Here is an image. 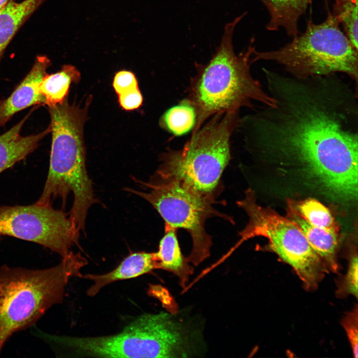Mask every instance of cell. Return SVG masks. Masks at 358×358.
Segmentation results:
<instances>
[{
	"instance_id": "6da1fadb",
	"label": "cell",
	"mask_w": 358,
	"mask_h": 358,
	"mask_svg": "<svg viewBox=\"0 0 358 358\" xmlns=\"http://www.w3.org/2000/svg\"><path fill=\"white\" fill-rule=\"evenodd\" d=\"M263 72L275 104L240 120L246 144L302 171L331 199L357 200L358 91L335 75L297 79Z\"/></svg>"
},
{
	"instance_id": "7a4b0ae2",
	"label": "cell",
	"mask_w": 358,
	"mask_h": 358,
	"mask_svg": "<svg viewBox=\"0 0 358 358\" xmlns=\"http://www.w3.org/2000/svg\"><path fill=\"white\" fill-rule=\"evenodd\" d=\"M84 108L70 105L67 100L49 107L52 146L50 166L43 192L36 203L52 205L60 198L65 205L72 192L74 201L69 218L78 231L85 229L90 207L97 202L85 164L83 126Z\"/></svg>"
},
{
	"instance_id": "3957f363",
	"label": "cell",
	"mask_w": 358,
	"mask_h": 358,
	"mask_svg": "<svg viewBox=\"0 0 358 358\" xmlns=\"http://www.w3.org/2000/svg\"><path fill=\"white\" fill-rule=\"evenodd\" d=\"M87 264L80 253L71 252L47 268L0 267V353L14 333L32 326L62 301L69 279L82 277Z\"/></svg>"
},
{
	"instance_id": "277c9868",
	"label": "cell",
	"mask_w": 358,
	"mask_h": 358,
	"mask_svg": "<svg viewBox=\"0 0 358 358\" xmlns=\"http://www.w3.org/2000/svg\"><path fill=\"white\" fill-rule=\"evenodd\" d=\"M242 17L226 25L219 47L195 84L189 101L196 112L193 132L216 114L238 112L241 107H251L254 102L268 106L275 104V99L251 74L255 47L250 45L239 55L234 51L233 34Z\"/></svg>"
},
{
	"instance_id": "5b68a950",
	"label": "cell",
	"mask_w": 358,
	"mask_h": 358,
	"mask_svg": "<svg viewBox=\"0 0 358 358\" xmlns=\"http://www.w3.org/2000/svg\"><path fill=\"white\" fill-rule=\"evenodd\" d=\"M340 25L330 12L320 24L309 19L305 31L292 37L284 46L268 51L255 50L252 63L259 60L274 62L297 79L343 73L358 87V50Z\"/></svg>"
},
{
	"instance_id": "8992f818",
	"label": "cell",
	"mask_w": 358,
	"mask_h": 358,
	"mask_svg": "<svg viewBox=\"0 0 358 358\" xmlns=\"http://www.w3.org/2000/svg\"><path fill=\"white\" fill-rule=\"evenodd\" d=\"M55 339L77 354L96 357L178 358L190 354L186 330L164 312L142 315L115 335Z\"/></svg>"
},
{
	"instance_id": "52a82bcc",
	"label": "cell",
	"mask_w": 358,
	"mask_h": 358,
	"mask_svg": "<svg viewBox=\"0 0 358 358\" xmlns=\"http://www.w3.org/2000/svg\"><path fill=\"white\" fill-rule=\"evenodd\" d=\"M238 112L214 115L194 131L183 147L164 154L155 175L178 179L205 194H215L222 173L231 159L230 139Z\"/></svg>"
},
{
	"instance_id": "ba28073f",
	"label": "cell",
	"mask_w": 358,
	"mask_h": 358,
	"mask_svg": "<svg viewBox=\"0 0 358 358\" xmlns=\"http://www.w3.org/2000/svg\"><path fill=\"white\" fill-rule=\"evenodd\" d=\"M140 183L149 191L142 192L129 188L126 190L148 201L164 219L165 225L183 229L189 233L192 249L186 259L194 266L210 255L212 239L205 229L207 219L219 217L234 223L230 216L213 207L216 202L215 194L199 192L175 178L155 175L149 182Z\"/></svg>"
},
{
	"instance_id": "9c48e42d",
	"label": "cell",
	"mask_w": 358,
	"mask_h": 358,
	"mask_svg": "<svg viewBox=\"0 0 358 358\" xmlns=\"http://www.w3.org/2000/svg\"><path fill=\"white\" fill-rule=\"evenodd\" d=\"M237 204L249 217L239 233V243L257 236L266 238L270 250L293 268L305 289L316 288L327 269L299 229L286 217L258 204L251 188Z\"/></svg>"
},
{
	"instance_id": "30bf717a",
	"label": "cell",
	"mask_w": 358,
	"mask_h": 358,
	"mask_svg": "<svg viewBox=\"0 0 358 358\" xmlns=\"http://www.w3.org/2000/svg\"><path fill=\"white\" fill-rule=\"evenodd\" d=\"M68 215L52 205L0 206V236H9L40 244L62 258L78 245L80 232Z\"/></svg>"
},
{
	"instance_id": "8fae6325",
	"label": "cell",
	"mask_w": 358,
	"mask_h": 358,
	"mask_svg": "<svg viewBox=\"0 0 358 358\" xmlns=\"http://www.w3.org/2000/svg\"><path fill=\"white\" fill-rule=\"evenodd\" d=\"M50 64L47 57L37 56L22 82L7 98L0 101V127L17 112L34 104H44L40 85Z\"/></svg>"
},
{
	"instance_id": "7c38bea8",
	"label": "cell",
	"mask_w": 358,
	"mask_h": 358,
	"mask_svg": "<svg viewBox=\"0 0 358 358\" xmlns=\"http://www.w3.org/2000/svg\"><path fill=\"white\" fill-rule=\"evenodd\" d=\"M286 217L303 233L327 270L336 272L339 268L336 258L338 246V232L310 224L297 213L289 201L288 202Z\"/></svg>"
},
{
	"instance_id": "4fadbf2b",
	"label": "cell",
	"mask_w": 358,
	"mask_h": 358,
	"mask_svg": "<svg viewBox=\"0 0 358 358\" xmlns=\"http://www.w3.org/2000/svg\"><path fill=\"white\" fill-rule=\"evenodd\" d=\"M157 268L154 253L138 252L130 254L112 271L102 274H86L82 277L91 280L88 295L93 296L105 286L114 281L137 277Z\"/></svg>"
},
{
	"instance_id": "5bb4252c",
	"label": "cell",
	"mask_w": 358,
	"mask_h": 358,
	"mask_svg": "<svg viewBox=\"0 0 358 358\" xmlns=\"http://www.w3.org/2000/svg\"><path fill=\"white\" fill-rule=\"evenodd\" d=\"M26 118L0 135V173L24 159L50 131L49 127L37 134L23 136L21 130Z\"/></svg>"
},
{
	"instance_id": "9a60e30c",
	"label": "cell",
	"mask_w": 358,
	"mask_h": 358,
	"mask_svg": "<svg viewBox=\"0 0 358 358\" xmlns=\"http://www.w3.org/2000/svg\"><path fill=\"white\" fill-rule=\"evenodd\" d=\"M165 233L160 241L158 251L154 253L157 268L170 271L177 275L184 286L192 270L181 252L177 238V229L165 225Z\"/></svg>"
},
{
	"instance_id": "2e32d148",
	"label": "cell",
	"mask_w": 358,
	"mask_h": 358,
	"mask_svg": "<svg viewBox=\"0 0 358 358\" xmlns=\"http://www.w3.org/2000/svg\"><path fill=\"white\" fill-rule=\"evenodd\" d=\"M311 0H265L269 14L267 29L270 31L282 28L293 37L300 33L298 21L306 11Z\"/></svg>"
},
{
	"instance_id": "e0dca14e",
	"label": "cell",
	"mask_w": 358,
	"mask_h": 358,
	"mask_svg": "<svg viewBox=\"0 0 358 358\" xmlns=\"http://www.w3.org/2000/svg\"><path fill=\"white\" fill-rule=\"evenodd\" d=\"M44 0H9L0 9V59L17 31Z\"/></svg>"
},
{
	"instance_id": "ac0fdd59",
	"label": "cell",
	"mask_w": 358,
	"mask_h": 358,
	"mask_svg": "<svg viewBox=\"0 0 358 358\" xmlns=\"http://www.w3.org/2000/svg\"><path fill=\"white\" fill-rule=\"evenodd\" d=\"M80 73L71 65H65L61 71L46 75L40 85V91L44 99V104L49 107L62 103L66 99L72 82L77 83Z\"/></svg>"
},
{
	"instance_id": "d6986e66",
	"label": "cell",
	"mask_w": 358,
	"mask_h": 358,
	"mask_svg": "<svg viewBox=\"0 0 358 358\" xmlns=\"http://www.w3.org/2000/svg\"><path fill=\"white\" fill-rule=\"evenodd\" d=\"M196 112L188 100L183 101L168 109L161 118L163 127L176 136L189 132L195 125Z\"/></svg>"
},
{
	"instance_id": "ffe728a7",
	"label": "cell",
	"mask_w": 358,
	"mask_h": 358,
	"mask_svg": "<svg viewBox=\"0 0 358 358\" xmlns=\"http://www.w3.org/2000/svg\"><path fill=\"white\" fill-rule=\"evenodd\" d=\"M289 201L297 213L310 224L338 232L339 227L331 212L319 201L310 198L298 202Z\"/></svg>"
},
{
	"instance_id": "44dd1931",
	"label": "cell",
	"mask_w": 358,
	"mask_h": 358,
	"mask_svg": "<svg viewBox=\"0 0 358 358\" xmlns=\"http://www.w3.org/2000/svg\"><path fill=\"white\" fill-rule=\"evenodd\" d=\"M332 14L343 27L344 33L358 49V0H335Z\"/></svg>"
},
{
	"instance_id": "7402d4cb",
	"label": "cell",
	"mask_w": 358,
	"mask_h": 358,
	"mask_svg": "<svg viewBox=\"0 0 358 358\" xmlns=\"http://www.w3.org/2000/svg\"><path fill=\"white\" fill-rule=\"evenodd\" d=\"M358 256L353 255L350 259L347 272L339 286V295H352L358 297Z\"/></svg>"
},
{
	"instance_id": "603a6c76",
	"label": "cell",
	"mask_w": 358,
	"mask_h": 358,
	"mask_svg": "<svg viewBox=\"0 0 358 358\" xmlns=\"http://www.w3.org/2000/svg\"><path fill=\"white\" fill-rule=\"evenodd\" d=\"M342 326L344 328L350 346L355 358L358 354V307L356 306L348 313L342 320Z\"/></svg>"
},
{
	"instance_id": "cb8c5ba5",
	"label": "cell",
	"mask_w": 358,
	"mask_h": 358,
	"mask_svg": "<svg viewBox=\"0 0 358 358\" xmlns=\"http://www.w3.org/2000/svg\"><path fill=\"white\" fill-rule=\"evenodd\" d=\"M113 87L118 95L139 88L135 75L131 72L125 70L119 71L115 74Z\"/></svg>"
},
{
	"instance_id": "d4e9b609",
	"label": "cell",
	"mask_w": 358,
	"mask_h": 358,
	"mask_svg": "<svg viewBox=\"0 0 358 358\" xmlns=\"http://www.w3.org/2000/svg\"><path fill=\"white\" fill-rule=\"evenodd\" d=\"M120 106L126 110H132L139 108L142 104L143 96L139 88L118 95Z\"/></svg>"
},
{
	"instance_id": "484cf974",
	"label": "cell",
	"mask_w": 358,
	"mask_h": 358,
	"mask_svg": "<svg viewBox=\"0 0 358 358\" xmlns=\"http://www.w3.org/2000/svg\"><path fill=\"white\" fill-rule=\"evenodd\" d=\"M9 0H0V9H1Z\"/></svg>"
},
{
	"instance_id": "4316f807",
	"label": "cell",
	"mask_w": 358,
	"mask_h": 358,
	"mask_svg": "<svg viewBox=\"0 0 358 358\" xmlns=\"http://www.w3.org/2000/svg\"><path fill=\"white\" fill-rule=\"evenodd\" d=\"M260 0L264 4L265 0Z\"/></svg>"
}]
</instances>
